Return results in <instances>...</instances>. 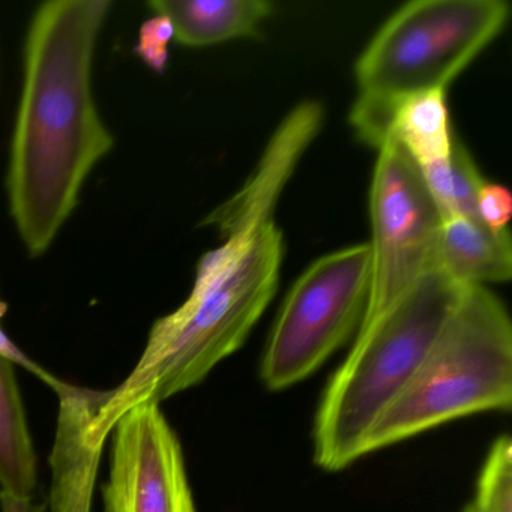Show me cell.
Here are the masks:
<instances>
[{
    "label": "cell",
    "instance_id": "14",
    "mask_svg": "<svg viewBox=\"0 0 512 512\" xmlns=\"http://www.w3.org/2000/svg\"><path fill=\"white\" fill-rule=\"evenodd\" d=\"M445 91L419 92L401 98L392 109L388 139L419 167L445 160L454 142Z\"/></svg>",
    "mask_w": 512,
    "mask_h": 512
},
{
    "label": "cell",
    "instance_id": "8",
    "mask_svg": "<svg viewBox=\"0 0 512 512\" xmlns=\"http://www.w3.org/2000/svg\"><path fill=\"white\" fill-rule=\"evenodd\" d=\"M112 431L104 512H197L181 442L160 404H136Z\"/></svg>",
    "mask_w": 512,
    "mask_h": 512
},
{
    "label": "cell",
    "instance_id": "19",
    "mask_svg": "<svg viewBox=\"0 0 512 512\" xmlns=\"http://www.w3.org/2000/svg\"><path fill=\"white\" fill-rule=\"evenodd\" d=\"M2 512H41V506L35 505L32 499H20L0 491Z\"/></svg>",
    "mask_w": 512,
    "mask_h": 512
},
{
    "label": "cell",
    "instance_id": "20",
    "mask_svg": "<svg viewBox=\"0 0 512 512\" xmlns=\"http://www.w3.org/2000/svg\"><path fill=\"white\" fill-rule=\"evenodd\" d=\"M464 512H479L478 509L475 508V505L473 503H470L469 506H467L466 509H464Z\"/></svg>",
    "mask_w": 512,
    "mask_h": 512
},
{
    "label": "cell",
    "instance_id": "2",
    "mask_svg": "<svg viewBox=\"0 0 512 512\" xmlns=\"http://www.w3.org/2000/svg\"><path fill=\"white\" fill-rule=\"evenodd\" d=\"M200 259L188 298L152 326L130 376L106 391L89 437L106 443L127 410L199 385L247 340L277 292L283 233L274 220L233 233Z\"/></svg>",
    "mask_w": 512,
    "mask_h": 512
},
{
    "label": "cell",
    "instance_id": "17",
    "mask_svg": "<svg viewBox=\"0 0 512 512\" xmlns=\"http://www.w3.org/2000/svg\"><path fill=\"white\" fill-rule=\"evenodd\" d=\"M175 40L172 22L155 14L143 23L134 52L155 73L163 74L169 61V46Z\"/></svg>",
    "mask_w": 512,
    "mask_h": 512
},
{
    "label": "cell",
    "instance_id": "10",
    "mask_svg": "<svg viewBox=\"0 0 512 512\" xmlns=\"http://www.w3.org/2000/svg\"><path fill=\"white\" fill-rule=\"evenodd\" d=\"M55 467L53 512H89L95 470L103 443L89 439V427L103 404L106 392L89 391L62 383Z\"/></svg>",
    "mask_w": 512,
    "mask_h": 512
},
{
    "label": "cell",
    "instance_id": "11",
    "mask_svg": "<svg viewBox=\"0 0 512 512\" xmlns=\"http://www.w3.org/2000/svg\"><path fill=\"white\" fill-rule=\"evenodd\" d=\"M149 8L172 22L175 40L187 47L257 37L274 13L266 0H152Z\"/></svg>",
    "mask_w": 512,
    "mask_h": 512
},
{
    "label": "cell",
    "instance_id": "7",
    "mask_svg": "<svg viewBox=\"0 0 512 512\" xmlns=\"http://www.w3.org/2000/svg\"><path fill=\"white\" fill-rule=\"evenodd\" d=\"M370 215L371 289L362 325L388 310L419 278L440 268L442 215L418 164L392 142L379 149Z\"/></svg>",
    "mask_w": 512,
    "mask_h": 512
},
{
    "label": "cell",
    "instance_id": "6",
    "mask_svg": "<svg viewBox=\"0 0 512 512\" xmlns=\"http://www.w3.org/2000/svg\"><path fill=\"white\" fill-rule=\"evenodd\" d=\"M371 289L370 244L317 259L293 284L263 353V383L281 391L302 382L361 328Z\"/></svg>",
    "mask_w": 512,
    "mask_h": 512
},
{
    "label": "cell",
    "instance_id": "13",
    "mask_svg": "<svg viewBox=\"0 0 512 512\" xmlns=\"http://www.w3.org/2000/svg\"><path fill=\"white\" fill-rule=\"evenodd\" d=\"M13 367L0 356V487L2 493L31 499L37 485V455Z\"/></svg>",
    "mask_w": 512,
    "mask_h": 512
},
{
    "label": "cell",
    "instance_id": "18",
    "mask_svg": "<svg viewBox=\"0 0 512 512\" xmlns=\"http://www.w3.org/2000/svg\"><path fill=\"white\" fill-rule=\"evenodd\" d=\"M476 211L479 221L491 232L508 229L512 214V197L508 188L485 182L479 190Z\"/></svg>",
    "mask_w": 512,
    "mask_h": 512
},
{
    "label": "cell",
    "instance_id": "1",
    "mask_svg": "<svg viewBox=\"0 0 512 512\" xmlns=\"http://www.w3.org/2000/svg\"><path fill=\"white\" fill-rule=\"evenodd\" d=\"M113 4L50 0L32 17L11 143V217L29 256L49 250L115 139L92 91L95 47Z\"/></svg>",
    "mask_w": 512,
    "mask_h": 512
},
{
    "label": "cell",
    "instance_id": "9",
    "mask_svg": "<svg viewBox=\"0 0 512 512\" xmlns=\"http://www.w3.org/2000/svg\"><path fill=\"white\" fill-rule=\"evenodd\" d=\"M323 122V107L305 101L292 110L272 136L265 154L244 187L218 206L203 220L221 238L274 220L275 205L292 178L304 152L311 145Z\"/></svg>",
    "mask_w": 512,
    "mask_h": 512
},
{
    "label": "cell",
    "instance_id": "16",
    "mask_svg": "<svg viewBox=\"0 0 512 512\" xmlns=\"http://www.w3.org/2000/svg\"><path fill=\"white\" fill-rule=\"evenodd\" d=\"M449 170H451L452 197H454L455 217L481 223L476 211V200L485 179L479 173L478 166L466 146L454 137L449 152Z\"/></svg>",
    "mask_w": 512,
    "mask_h": 512
},
{
    "label": "cell",
    "instance_id": "5",
    "mask_svg": "<svg viewBox=\"0 0 512 512\" xmlns=\"http://www.w3.org/2000/svg\"><path fill=\"white\" fill-rule=\"evenodd\" d=\"M512 406V325L485 286H467L412 379L374 422L364 455L454 419Z\"/></svg>",
    "mask_w": 512,
    "mask_h": 512
},
{
    "label": "cell",
    "instance_id": "12",
    "mask_svg": "<svg viewBox=\"0 0 512 512\" xmlns=\"http://www.w3.org/2000/svg\"><path fill=\"white\" fill-rule=\"evenodd\" d=\"M440 268L463 286L505 283L512 275V244L508 229L491 232L463 217L443 221Z\"/></svg>",
    "mask_w": 512,
    "mask_h": 512
},
{
    "label": "cell",
    "instance_id": "4",
    "mask_svg": "<svg viewBox=\"0 0 512 512\" xmlns=\"http://www.w3.org/2000/svg\"><path fill=\"white\" fill-rule=\"evenodd\" d=\"M503 0H416L397 11L359 56L350 124L379 151L401 98L443 89L503 31Z\"/></svg>",
    "mask_w": 512,
    "mask_h": 512
},
{
    "label": "cell",
    "instance_id": "15",
    "mask_svg": "<svg viewBox=\"0 0 512 512\" xmlns=\"http://www.w3.org/2000/svg\"><path fill=\"white\" fill-rule=\"evenodd\" d=\"M473 505L479 512H512V442L508 434L491 445Z\"/></svg>",
    "mask_w": 512,
    "mask_h": 512
},
{
    "label": "cell",
    "instance_id": "3",
    "mask_svg": "<svg viewBox=\"0 0 512 512\" xmlns=\"http://www.w3.org/2000/svg\"><path fill=\"white\" fill-rule=\"evenodd\" d=\"M466 287L434 269L359 328L314 419V461L320 469L338 472L364 457L374 422L412 379Z\"/></svg>",
    "mask_w": 512,
    "mask_h": 512
}]
</instances>
